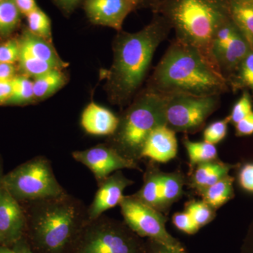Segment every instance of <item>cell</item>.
I'll list each match as a JSON object with an SVG mask.
<instances>
[{
	"label": "cell",
	"mask_w": 253,
	"mask_h": 253,
	"mask_svg": "<svg viewBox=\"0 0 253 253\" xmlns=\"http://www.w3.org/2000/svg\"><path fill=\"white\" fill-rule=\"evenodd\" d=\"M151 22L136 33L118 32L113 42V61L106 73V88L113 104H129L139 92L154 54L172 31L162 15L154 13Z\"/></svg>",
	"instance_id": "cell-1"
},
{
	"label": "cell",
	"mask_w": 253,
	"mask_h": 253,
	"mask_svg": "<svg viewBox=\"0 0 253 253\" xmlns=\"http://www.w3.org/2000/svg\"><path fill=\"white\" fill-rule=\"evenodd\" d=\"M21 205L26 216L25 238L38 253H70L89 221L85 204L68 193Z\"/></svg>",
	"instance_id": "cell-2"
},
{
	"label": "cell",
	"mask_w": 253,
	"mask_h": 253,
	"mask_svg": "<svg viewBox=\"0 0 253 253\" xmlns=\"http://www.w3.org/2000/svg\"><path fill=\"white\" fill-rule=\"evenodd\" d=\"M148 89L163 94L221 95L230 90L196 48L174 40L155 68Z\"/></svg>",
	"instance_id": "cell-3"
},
{
	"label": "cell",
	"mask_w": 253,
	"mask_h": 253,
	"mask_svg": "<svg viewBox=\"0 0 253 253\" xmlns=\"http://www.w3.org/2000/svg\"><path fill=\"white\" fill-rule=\"evenodd\" d=\"M153 11L167 20L176 41L196 48L217 73L211 43L218 27L230 16L228 0H164Z\"/></svg>",
	"instance_id": "cell-4"
},
{
	"label": "cell",
	"mask_w": 253,
	"mask_h": 253,
	"mask_svg": "<svg viewBox=\"0 0 253 253\" xmlns=\"http://www.w3.org/2000/svg\"><path fill=\"white\" fill-rule=\"evenodd\" d=\"M168 94L151 90L139 91L119 117L114 134L107 144L128 159H141V151L148 136L156 126L166 125Z\"/></svg>",
	"instance_id": "cell-5"
},
{
	"label": "cell",
	"mask_w": 253,
	"mask_h": 253,
	"mask_svg": "<svg viewBox=\"0 0 253 253\" xmlns=\"http://www.w3.org/2000/svg\"><path fill=\"white\" fill-rule=\"evenodd\" d=\"M70 253H146V241L124 221L102 214L86 223Z\"/></svg>",
	"instance_id": "cell-6"
},
{
	"label": "cell",
	"mask_w": 253,
	"mask_h": 253,
	"mask_svg": "<svg viewBox=\"0 0 253 253\" xmlns=\"http://www.w3.org/2000/svg\"><path fill=\"white\" fill-rule=\"evenodd\" d=\"M1 186L21 204L67 193L56 179L49 160L42 156L32 158L4 174Z\"/></svg>",
	"instance_id": "cell-7"
},
{
	"label": "cell",
	"mask_w": 253,
	"mask_h": 253,
	"mask_svg": "<svg viewBox=\"0 0 253 253\" xmlns=\"http://www.w3.org/2000/svg\"><path fill=\"white\" fill-rule=\"evenodd\" d=\"M125 223L139 236L163 244L179 253H187L180 241L166 229L167 218L163 213L136 199L134 195L124 196L119 204Z\"/></svg>",
	"instance_id": "cell-8"
},
{
	"label": "cell",
	"mask_w": 253,
	"mask_h": 253,
	"mask_svg": "<svg viewBox=\"0 0 253 253\" xmlns=\"http://www.w3.org/2000/svg\"><path fill=\"white\" fill-rule=\"evenodd\" d=\"M219 105L220 95L168 94L166 126L176 133L195 134L204 127L208 118Z\"/></svg>",
	"instance_id": "cell-9"
},
{
	"label": "cell",
	"mask_w": 253,
	"mask_h": 253,
	"mask_svg": "<svg viewBox=\"0 0 253 253\" xmlns=\"http://www.w3.org/2000/svg\"><path fill=\"white\" fill-rule=\"evenodd\" d=\"M252 49L229 16L218 27L211 43V56L216 71L227 82Z\"/></svg>",
	"instance_id": "cell-10"
},
{
	"label": "cell",
	"mask_w": 253,
	"mask_h": 253,
	"mask_svg": "<svg viewBox=\"0 0 253 253\" xmlns=\"http://www.w3.org/2000/svg\"><path fill=\"white\" fill-rule=\"evenodd\" d=\"M72 157L89 168L98 185L116 171L123 169L143 171L139 162L124 157L107 143L83 151H73Z\"/></svg>",
	"instance_id": "cell-11"
},
{
	"label": "cell",
	"mask_w": 253,
	"mask_h": 253,
	"mask_svg": "<svg viewBox=\"0 0 253 253\" xmlns=\"http://www.w3.org/2000/svg\"><path fill=\"white\" fill-rule=\"evenodd\" d=\"M140 6L139 0H84V9L93 24L122 31L126 16Z\"/></svg>",
	"instance_id": "cell-12"
},
{
	"label": "cell",
	"mask_w": 253,
	"mask_h": 253,
	"mask_svg": "<svg viewBox=\"0 0 253 253\" xmlns=\"http://www.w3.org/2000/svg\"><path fill=\"white\" fill-rule=\"evenodd\" d=\"M26 216L22 205L0 186V245L12 247L25 237Z\"/></svg>",
	"instance_id": "cell-13"
},
{
	"label": "cell",
	"mask_w": 253,
	"mask_h": 253,
	"mask_svg": "<svg viewBox=\"0 0 253 253\" xmlns=\"http://www.w3.org/2000/svg\"><path fill=\"white\" fill-rule=\"evenodd\" d=\"M133 184L134 181L126 177L121 170L116 171L108 176L98 185L99 189L94 199L87 207L89 220L96 219L106 211L119 205L124 197L125 189Z\"/></svg>",
	"instance_id": "cell-14"
},
{
	"label": "cell",
	"mask_w": 253,
	"mask_h": 253,
	"mask_svg": "<svg viewBox=\"0 0 253 253\" xmlns=\"http://www.w3.org/2000/svg\"><path fill=\"white\" fill-rule=\"evenodd\" d=\"M176 132L166 125L156 126L148 136L141 151V158H147L153 162L166 163L177 154Z\"/></svg>",
	"instance_id": "cell-15"
},
{
	"label": "cell",
	"mask_w": 253,
	"mask_h": 253,
	"mask_svg": "<svg viewBox=\"0 0 253 253\" xmlns=\"http://www.w3.org/2000/svg\"><path fill=\"white\" fill-rule=\"evenodd\" d=\"M81 122L88 134L110 136L117 129L119 117L110 110L91 101L82 113Z\"/></svg>",
	"instance_id": "cell-16"
},
{
	"label": "cell",
	"mask_w": 253,
	"mask_h": 253,
	"mask_svg": "<svg viewBox=\"0 0 253 253\" xmlns=\"http://www.w3.org/2000/svg\"><path fill=\"white\" fill-rule=\"evenodd\" d=\"M241 164H231L215 159L200 163L190 170L189 185L198 194L213 185L229 174L232 169L239 168Z\"/></svg>",
	"instance_id": "cell-17"
},
{
	"label": "cell",
	"mask_w": 253,
	"mask_h": 253,
	"mask_svg": "<svg viewBox=\"0 0 253 253\" xmlns=\"http://www.w3.org/2000/svg\"><path fill=\"white\" fill-rule=\"evenodd\" d=\"M20 46L30 55L36 59L45 61L59 69H63L68 66L56 52L51 42L33 34L26 30L23 32L19 40Z\"/></svg>",
	"instance_id": "cell-18"
},
{
	"label": "cell",
	"mask_w": 253,
	"mask_h": 253,
	"mask_svg": "<svg viewBox=\"0 0 253 253\" xmlns=\"http://www.w3.org/2000/svg\"><path fill=\"white\" fill-rule=\"evenodd\" d=\"M186 182L185 176L179 171L163 173L158 211L167 212L172 204L181 199Z\"/></svg>",
	"instance_id": "cell-19"
},
{
	"label": "cell",
	"mask_w": 253,
	"mask_h": 253,
	"mask_svg": "<svg viewBox=\"0 0 253 253\" xmlns=\"http://www.w3.org/2000/svg\"><path fill=\"white\" fill-rule=\"evenodd\" d=\"M163 173L154 162L151 163L144 173L142 186L137 192L133 194L141 202L157 211L161 196Z\"/></svg>",
	"instance_id": "cell-20"
},
{
	"label": "cell",
	"mask_w": 253,
	"mask_h": 253,
	"mask_svg": "<svg viewBox=\"0 0 253 253\" xmlns=\"http://www.w3.org/2000/svg\"><path fill=\"white\" fill-rule=\"evenodd\" d=\"M33 90L36 101H42L52 96L63 87L67 77L63 69L55 68L38 77L33 78Z\"/></svg>",
	"instance_id": "cell-21"
},
{
	"label": "cell",
	"mask_w": 253,
	"mask_h": 253,
	"mask_svg": "<svg viewBox=\"0 0 253 253\" xmlns=\"http://www.w3.org/2000/svg\"><path fill=\"white\" fill-rule=\"evenodd\" d=\"M235 179L228 174L213 185L206 188L199 193L203 201L217 211L221 206L234 199V183Z\"/></svg>",
	"instance_id": "cell-22"
},
{
	"label": "cell",
	"mask_w": 253,
	"mask_h": 253,
	"mask_svg": "<svg viewBox=\"0 0 253 253\" xmlns=\"http://www.w3.org/2000/svg\"><path fill=\"white\" fill-rule=\"evenodd\" d=\"M231 18L253 49V2L244 0H228Z\"/></svg>",
	"instance_id": "cell-23"
},
{
	"label": "cell",
	"mask_w": 253,
	"mask_h": 253,
	"mask_svg": "<svg viewBox=\"0 0 253 253\" xmlns=\"http://www.w3.org/2000/svg\"><path fill=\"white\" fill-rule=\"evenodd\" d=\"M229 89L234 93L249 91L253 104V49L251 50L232 76L227 81Z\"/></svg>",
	"instance_id": "cell-24"
},
{
	"label": "cell",
	"mask_w": 253,
	"mask_h": 253,
	"mask_svg": "<svg viewBox=\"0 0 253 253\" xmlns=\"http://www.w3.org/2000/svg\"><path fill=\"white\" fill-rule=\"evenodd\" d=\"M183 144L189 156L190 170L200 163L217 159V150L215 145L205 142L204 141L195 142L190 140L187 136L183 139Z\"/></svg>",
	"instance_id": "cell-25"
},
{
	"label": "cell",
	"mask_w": 253,
	"mask_h": 253,
	"mask_svg": "<svg viewBox=\"0 0 253 253\" xmlns=\"http://www.w3.org/2000/svg\"><path fill=\"white\" fill-rule=\"evenodd\" d=\"M12 92L5 105L23 106L36 101L33 90V82L28 76H16L11 80Z\"/></svg>",
	"instance_id": "cell-26"
},
{
	"label": "cell",
	"mask_w": 253,
	"mask_h": 253,
	"mask_svg": "<svg viewBox=\"0 0 253 253\" xmlns=\"http://www.w3.org/2000/svg\"><path fill=\"white\" fill-rule=\"evenodd\" d=\"M21 15L14 0L0 1V36H9L18 27Z\"/></svg>",
	"instance_id": "cell-27"
},
{
	"label": "cell",
	"mask_w": 253,
	"mask_h": 253,
	"mask_svg": "<svg viewBox=\"0 0 253 253\" xmlns=\"http://www.w3.org/2000/svg\"><path fill=\"white\" fill-rule=\"evenodd\" d=\"M184 211L189 214L199 230L211 222L216 216L215 210L203 200L189 201L185 205Z\"/></svg>",
	"instance_id": "cell-28"
},
{
	"label": "cell",
	"mask_w": 253,
	"mask_h": 253,
	"mask_svg": "<svg viewBox=\"0 0 253 253\" xmlns=\"http://www.w3.org/2000/svg\"><path fill=\"white\" fill-rule=\"evenodd\" d=\"M19 67L23 75L29 78H37L51 70L56 68L51 63L41 61L33 57L20 46V55L18 59Z\"/></svg>",
	"instance_id": "cell-29"
},
{
	"label": "cell",
	"mask_w": 253,
	"mask_h": 253,
	"mask_svg": "<svg viewBox=\"0 0 253 253\" xmlns=\"http://www.w3.org/2000/svg\"><path fill=\"white\" fill-rule=\"evenodd\" d=\"M28 30L51 42V26L49 16L38 6L26 16Z\"/></svg>",
	"instance_id": "cell-30"
},
{
	"label": "cell",
	"mask_w": 253,
	"mask_h": 253,
	"mask_svg": "<svg viewBox=\"0 0 253 253\" xmlns=\"http://www.w3.org/2000/svg\"><path fill=\"white\" fill-rule=\"evenodd\" d=\"M230 123L229 116L224 119L211 123L204 131V141L209 144L215 145L221 142L226 137L228 126Z\"/></svg>",
	"instance_id": "cell-31"
},
{
	"label": "cell",
	"mask_w": 253,
	"mask_h": 253,
	"mask_svg": "<svg viewBox=\"0 0 253 253\" xmlns=\"http://www.w3.org/2000/svg\"><path fill=\"white\" fill-rule=\"evenodd\" d=\"M242 91V95L234 105L231 112L229 115L230 123L234 126L253 111V104L251 94L248 91Z\"/></svg>",
	"instance_id": "cell-32"
},
{
	"label": "cell",
	"mask_w": 253,
	"mask_h": 253,
	"mask_svg": "<svg viewBox=\"0 0 253 253\" xmlns=\"http://www.w3.org/2000/svg\"><path fill=\"white\" fill-rule=\"evenodd\" d=\"M20 43L18 40H9L0 45V63H12L18 61Z\"/></svg>",
	"instance_id": "cell-33"
},
{
	"label": "cell",
	"mask_w": 253,
	"mask_h": 253,
	"mask_svg": "<svg viewBox=\"0 0 253 253\" xmlns=\"http://www.w3.org/2000/svg\"><path fill=\"white\" fill-rule=\"evenodd\" d=\"M172 223L178 230L189 235H193L199 231L185 211L175 213L172 216Z\"/></svg>",
	"instance_id": "cell-34"
},
{
	"label": "cell",
	"mask_w": 253,
	"mask_h": 253,
	"mask_svg": "<svg viewBox=\"0 0 253 253\" xmlns=\"http://www.w3.org/2000/svg\"><path fill=\"white\" fill-rule=\"evenodd\" d=\"M240 187L248 193L253 194V163H248L241 167L238 173Z\"/></svg>",
	"instance_id": "cell-35"
},
{
	"label": "cell",
	"mask_w": 253,
	"mask_h": 253,
	"mask_svg": "<svg viewBox=\"0 0 253 253\" xmlns=\"http://www.w3.org/2000/svg\"><path fill=\"white\" fill-rule=\"evenodd\" d=\"M236 135L246 136L253 134V111L235 126Z\"/></svg>",
	"instance_id": "cell-36"
},
{
	"label": "cell",
	"mask_w": 253,
	"mask_h": 253,
	"mask_svg": "<svg viewBox=\"0 0 253 253\" xmlns=\"http://www.w3.org/2000/svg\"><path fill=\"white\" fill-rule=\"evenodd\" d=\"M146 253H179L151 239H146Z\"/></svg>",
	"instance_id": "cell-37"
},
{
	"label": "cell",
	"mask_w": 253,
	"mask_h": 253,
	"mask_svg": "<svg viewBox=\"0 0 253 253\" xmlns=\"http://www.w3.org/2000/svg\"><path fill=\"white\" fill-rule=\"evenodd\" d=\"M16 76L14 64L0 63V81H11Z\"/></svg>",
	"instance_id": "cell-38"
},
{
	"label": "cell",
	"mask_w": 253,
	"mask_h": 253,
	"mask_svg": "<svg viewBox=\"0 0 253 253\" xmlns=\"http://www.w3.org/2000/svg\"><path fill=\"white\" fill-rule=\"evenodd\" d=\"M21 14L27 16L38 7L36 0H14Z\"/></svg>",
	"instance_id": "cell-39"
},
{
	"label": "cell",
	"mask_w": 253,
	"mask_h": 253,
	"mask_svg": "<svg viewBox=\"0 0 253 253\" xmlns=\"http://www.w3.org/2000/svg\"><path fill=\"white\" fill-rule=\"evenodd\" d=\"M12 92L11 81H0V106L5 105Z\"/></svg>",
	"instance_id": "cell-40"
},
{
	"label": "cell",
	"mask_w": 253,
	"mask_h": 253,
	"mask_svg": "<svg viewBox=\"0 0 253 253\" xmlns=\"http://www.w3.org/2000/svg\"><path fill=\"white\" fill-rule=\"evenodd\" d=\"M56 4L66 14H70L76 9L78 5L84 0H54Z\"/></svg>",
	"instance_id": "cell-41"
},
{
	"label": "cell",
	"mask_w": 253,
	"mask_h": 253,
	"mask_svg": "<svg viewBox=\"0 0 253 253\" xmlns=\"http://www.w3.org/2000/svg\"><path fill=\"white\" fill-rule=\"evenodd\" d=\"M241 253H253V219L243 243Z\"/></svg>",
	"instance_id": "cell-42"
},
{
	"label": "cell",
	"mask_w": 253,
	"mask_h": 253,
	"mask_svg": "<svg viewBox=\"0 0 253 253\" xmlns=\"http://www.w3.org/2000/svg\"><path fill=\"white\" fill-rule=\"evenodd\" d=\"M11 248L16 253H38L32 249L31 246L28 244L27 240L25 237L19 240Z\"/></svg>",
	"instance_id": "cell-43"
},
{
	"label": "cell",
	"mask_w": 253,
	"mask_h": 253,
	"mask_svg": "<svg viewBox=\"0 0 253 253\" xmlns=\"http://www.w3.org/2000/svg\"><path fill=\"white\" fill-rule=\"evenodd\" d=\"M163 1L164 0H139V2H140V6L151 8L152 11H154Z\"/></svg>",
	"instance_id": "cell-44"
},
{
	"label": "cell",
	"mask_w": 253,
	"mask_h": 253,
	"mask_svg": "<svg viewBox=\"0 0 253 253\" xmlns=\"http://www.w3.org/2000/svg\"><path fill=\"white\" fill-rule=\"evenodd\" d=\"M0 253H16L14 249L9 246L0 245Z\"/></svg>",
	"instance_id": "cell-45"
},
{
	"label": "cell",
	"mask_w": 253,
	"mask_h": 253,
	"mask_svg": "<svg viewBox=\"0 0 253 253\" xmlns=\"http://www.w3.org/2000/svg\"><path fill=\"white\" fill-rule=\"evenodd\" d=\"M4 174L3 173V162L1 156H0V186H1V182H2L3 177Z\"/></svg>",
	"instance_id": "cell-46"
},
{
	"label": "cell",
	"mask_w": 253,
	"mask_h": 253,
	"mask_svg": "<svg viewBox=\"0 0 253 253\" xmlns=\"http://www.w3.org/2000/svg\"><path fill=\"white\" fill-rule=\"evenodd\" d=\"M244 1H253V0H244Z\"/></svg>",
	"instance_id": "cell-47"
},
{
	"label": "cell",
	"mask_w": 253,
	"mask_h": 253,
	"mask_svg": "<svg viewBox=\"0 0 253 253\" xmlns=\"http://www.w3.org/2000/svg\"><path fill=\"white\" fill-rule=\"evenodd\" d=\"M2 1V0H0V1Z\"/></svg>",
	"instance_id": "cell-48"
}]
</instances>
